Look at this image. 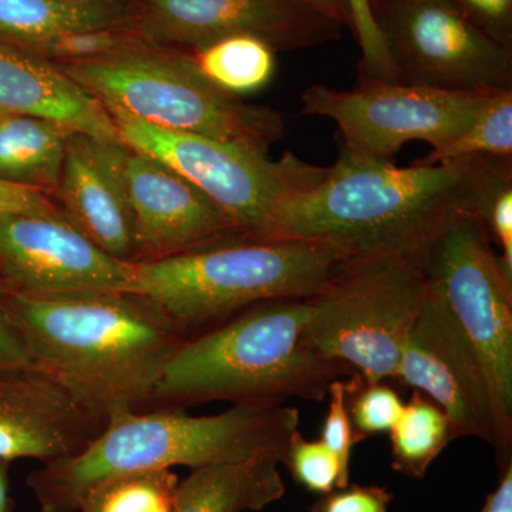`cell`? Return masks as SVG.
<instances>
[{
  "label": "cell",
  "mask_w": 512,
  "mask_h": 512,
  "mask_svg": "<svg viewBox=\"0 0 512 512\" xmlns=\"http://www.w3.org/2000/svg\"><path fill=\"white\" fill-rule=\"evenodd\" d=\"M43 192L0 180V218L10 215H62Z\"/></svg>",
  "instance_id": "34"
},
{
  "label": "cell",
  "mask_w": 512,
  "mask_h": 512,
  "mask_svg": "<svg viewBox=\"0 0 512 512\" xmlns=\"http://www.w3.org/2000/svg\"><path fill=\"white\" fill-rule=\"evenodd\" d=\"M0 271L20 295L126 292L133 262L104 252L63 215H10L0 218Z\"/></svg>",
  "instance_id": "14"
},
{
  "label": "cell",
  "mask_w": 512,
  "mask_h": 512,
  "mask_svg": "<svg viewBox=\"0 0 512 512\" xmlns=\"http://www.w3.org/2000/svg\"><path fill=\"white\" fill-rule=\"evenodd\" d=\"M393 495L377 485H348L326 495L311 512H387Z\"/></svg>",
  "instance_id": "32"
},
{
  "label": "cell",
  "mask_w": 512,
  "mask_h": 512,
  "mask_svg": "<svg viewBox=\"0 0 512 512\" xmlns=\"http://www.w3.org/2000/svg\"><path fill=\"white\" fill-rule=\"evenodd\" d=\"M470 157L512 158V90H495L460 136L414 163L433 165Z\"/></svg>",
  "instance_id": "24"
},
{
  "label": "cell",
  "mask_w": 512,
  "mask_h": 512,
  "mask_svg": "<svg viewBox=\"0 0 512 512\" xmlns=\"http://www.w3.org/2000/svg\"><path fill=\"white\" fill-rule=\"evenodd\" d=\"M480 215L457 214L424 259L423 271L476 349L495 412L494 450L507 466L512 444V278Z\"/></svg>",
  "instance_id": "9"
},
{
  "label": "cell",
  "mask_w": 512,
  "mask_h": 512,
  "mask_svg": "<svg viewBox=\"0 0 512 512\" xmlns=\"http://www.w3.org/2000/svg\"><path fill=\"white\" fill-rule=\"evenodd\" d=\"M6 114H9V113H6V111L0 110V119H2L3 116H6Z\"/></svg>",
  "instance_id": "40"
},
{
  "label": "cell",
  "mask_w": 512,
  "mask_h": 512,
  "mask_svg": "<svg viewBox=\"0 0 512 512\" xmlns=\"http://www.w3.org/2000/svg\"><path fill=\"white\" fill-rule=\"evenodd\" d=\"M177 474L146 471L111 478L84 495L82 512H173Z\"/></svg>",
  "instance_id": "25"
},
{
  "label": "cell",
  "mask_w": 512,
  "mask_h": 512,
  "mask_svg": "<svg viewBox=\"0 0 512 512\" xmlns=\"http://www.w3.org/2000/svg\"><path fill=\"white\" fill-rule=\"evenodd\" d=\"M493 92L376 79H359L352 90L313 84L302 94V114L335 121L343 150L353 156L392 161L410 141H424L431 150L446 146L476 120Z\"/></svg>",
  "instance_id": "10"
},
{
  "label": "cell",
  "mask_w": 512,
  "mask_h": 512,
  "mask_svg": "<svg viewBox=\"0 0 512 512\" xmlns=\"http://www.w3.org/2000/svg\"><path fill=\"white\" fill-rule=\"evenodd\" d=\"M394 380L433 400L456 439L474 437L494 447V403L483 363L430 279Z\"/></svg>",
  "instance_id": "12"
},
{
  "label": "cell",
  "mask_w": 512,
  "mask_h": 512,
  "mask_svg": "<svg viewBox=\"0 0 512 512\" xmlns=\"http://www.w3.org/2000/svg\"><path fill=\"white\" fill-rule=\"evenodd\" d=\"M143 45L146 43L120 32L117 28H101L66 33L45 40L30 49L46 59L60 60V63H77L120 55Z\"/></svg>",
  "instance_id": "27"
},
{
  "label": "cell",
  "mask_w": 512,
  "mask_h": 512,
  "mask_svg": "<svg viewBox=\"0 0 512 512\" xmlns=\"http://www.w3.org/2000/svg\"><path fill=\"white\" fill-rule=\"evenodd\" d=\"M106 421L42 367L0 370V461L77 456Z\"/></svg>",
  "instance_id": "16"
},
{
  "label": "cell",
  "mask_w": 512,
  "mask_h": 512,
  "mask_svg": "<svg viewBox=\"0 0 512 512\" xmlns=\"http://www.w3.org/2000/svg\"><path fill=\"white\" fill-rule=\"evenodd\" d=\"M485 225L493 242L501 248L500 261L512 278V183L503 185L485 211Z\"/></svg>",
  "instance_id": "33"
},
{
  "label": "cell",
  "mask_w": 512,
  "mask_h": 512,
  "mask_svg": "<svg viewBox=\"0 0 512 512\" xmlns=\"http://www.w3.org/2000/svg\"><path fill=\"white\" fill-rule=\"evenodd\" d=\"M195 66L222 92L245 96L259 92L275 73V50L259 37L237 35L195 50Z\"/></svg>",
  "instance_id": "22"
},
{
  "label": "cell",
  "mask_w": 512,
  "mask_h": 512,
  "mask_svg": "<svg viewBox=\"0 0 512 512\" xmlns=\"http://www.w3.org/2000/svg\"><path fill=\"white\" fill-rule=\"evenodd\" d=\"M305 2L318 9L323 15L336 20L340 25H348L350 28L349 9L346 0H305Z\"/></svg>",
  "instance_id": "37"
},
{
  "label": "cell",
  "mask_w": 512,
  "mask_h": 512,
  "mask_svg": "<svg viewBox=\"0 0 512 512\" xmlns=\"http://www.w3.org/2000/svg\"><path fill=\"white\" fill-rule=\"evenodd\" d=\"M0 110L52 121L103 143H121L104 104L56 63L2 45Z\"/></svg>",
  "instance_id": "18"
},
{
  "label": "cell",
  "mask_w": 512,
  "mask_h": 512,
  "mask_svg": "<svg viewBox=\"0 0 512 512\" xmlns=\"http://www.w3.org/2000/svg\"><path fill=\"white\" fill-rule=\"evenodd\" d=\"M397 82L453 92L512 90V49L450 0H370Z\"/></svg>",
  "instance_id": "11"
},
{
  "label": "cell",
  "mask_w": 512,
  "mask_h": 512,
  "mask_svg": "<svg viewBox=\"0 0 512 512\" xmlns=\"http://www.w3.org/2000/svg\"><path fill=\"white\" fill-rule=\"evenodd\" d=\"M293 480L311 493L328 495L348 487L335 454L320 440H308L301 431L293 434L284 463Z\"/></svg>",
  "instance_id": "28"
},
{
  "label": "cell",
  "mask_w": 512,
  "mask_h": 512,
  "mask_svg": "<svg viewBox=\"0 0 512 512\" xmlns=\"http://www.w3.org/2000/svg\"><path fill=\"white\" fill-rule=\"evenodd\" d=\"M119 167L136 229L137 261L248 241L204 192L163 161L123 144Z\"/></svg>",
  "instance_id": "15"
},
{
  "label": "cell",
  "mask_w": 512,
  "mask_h": 512,
  "mask_svg": "<svg viewBox=\"0 0 512 512\" xmlns=\"http://www.w3.org/2000/svg\"><path fill=\"white\" fill-rule=\"evenodd\" d=\"M485 36L512 49V0H450Z\"/></svg>",
  "instance_id": "31"
},
{
  "label": "cell",
  "mask_w": 512,
  "mask_h": 512,
  "mask_svg": "<svg viewBox=\"0 0 512 512\" xmlns=\"http://www.w3.org/2000/svg\"><path fill=\"white\" fill-rule=\"evenodd\" d=\"M104 104V103H103ZM124 146L163 161L194 184L248 241L272 239L279 208L296 192L318 184L326 167L292 153L279 160L252 148L200 134L153 126L104 104Z\"/></svg>",
  "instance_id": "8"
},
{
  "label": "cell",
  "mask_w": 512,
  "mask_h": 512,
  "mask_svg": "<svg viewBox=\"0 0 512 512\" xmlns=\"http://www.w3.org/2000/svg\"><path fill=\"white\" fill-rule=\"evenodd\" d=\"M389 436L393 470L413 478L426 476L433 461L456 439L446 413L417 390L404 403Z\"/></svg>",
  "instance_id": "23"
},
{
  "label": "cell",
  "mask_w": 512,
  "mask_h": 512,
  "mask_svg": "<svg viewBox=\"0 0 512 512\" xmlns=\"http://www.w3.org/2000/svg\"><path fill=\"white\" fill-rule=\"evenodd\" d=\"M72 133L52 121L6 114L0 119V180L57 190Z\"/></svg>",
  "instance_id": "20"
},
{
  "label": "cell",
  "mask_w": 512,
  "mask_h": 512,
  "mask_svg": "<svg viewBox=\"0 0 512 512\" xmlns=\"http://www.w3.org/2000/svg\"><path fill=\"white\" fill-rule=\"evenodd\" d=\"M116 2L74 0H0V37L33 47L79 30L117 28Z\"/></svg>",
  "instance_id": "21"
},
{
  "label": "cell",
  "mask_w": 512,
  "mask_h": 512,
  "mask_svg": "<svg viewBox=\"0 0 512 512\" xmlns=\"http://www.w3.org/2000/svg\"><path fill=\"white\" fill-rule=\"evenodd\" d=\"M279 461L258 457L194 468L177 485L173 512L261 511L284 497Z\"/></svg>",
  "instance_id": "19"
},
{
  "label": "cell",
  "mask_w": 512,
  "mask_h": 512,
  "mask_svg": "<svg viewBox=\"0 0 512 512\" xmlns=\"http://www.w3.org/2000/svg\"><path fill=\"white\" fill-rule=\"evenodd\" d=\"M350 421L357 443L389 433L404 409L402 396L390 382H365L353 375L348 379L346 394Z\"/></svg>",
  "instance_id": "26"
},
{
  "label": "cell",
  "mask_w": 512,
  "mask_h": 512,
  "mask_svg": "<svg viewBox=\"0 0 512 512\" xmlns=\"http://www.w3.org/2000/svg\"><path fill=\"white\" fill-rule=\"evenodd\" d=\"M121 146L70 134L57 192L63 217L77 231L114 258L136 262V229L120 175Z\"/></svg>",
  "instance_id": "17"
},
{
  "label": "cell",
  "mask_w": 512,
  "mask_h": 512,
  "mask_svg": "<svg viewBox=\"0 0 512 512\" xmlns=\"http://www.w3.org/2000/svg\"><path fill=\"white\" fill-rule=\"evenodd\" d=\"M349 9L350 29L355 32L362 59L359 79L393 80L396 73L383 35L377 28L370 0H346Z\"/></svg>",
  "instance_id": "29"
},
{
  "label": "cell",
  "mask_w": 512,
  "mask_h": 512,
  "mask_svg": "<svg viewBox=\"0 0 512 512\" xmlns=\"http://www.w3.org/2000/svg\"><path fill=\"white\" fill-rule=\"evenodd\" d=\"M481 512H512V464L504 467L503 478L493 493L488 495Z\"/></svg>",
  "instance_id": "36"
},
{
  "label": "cell",
  "mask_w": 512,
  "mask_h": 512,
  "mask_svg": "<svg viewBox=\"0 0 512 512\" xmlns=\"http://www.w3.org/2000/svg\"><path fill=\"white\" fill-rule=\"evenodd\" d=\"M350 258L305 239L235 241L133 262L128 293L141 296L181 328H211L256 303L312 298Z\"/></svg>",
  "instance_id": "5"
},
{
  "label": "cell",
  "mask_w": 512,
  "mask_h": 512,
  "mask_svg": "<svg viewBox=\"0 0 512 512\" xmlns=\"http://www.w3.org/2000/svg\"><path fill=\"white\" fill-rule=\"evenodd\" d=\"M346 394H348V380L338 379L330 384L329 409L323 421L319 440L338 458L343 477L349 483L350 457L357 441L353 433L352 421H350Z\"/></svg>",
  "instance_id": "30"
},
{
  "label": "cell",
  "mask_w": 512,
  "mask_h": 512,
  "mask_svg": "<svg viewBox=\"0 0 512 512\" xmlns=\"http://www.w3.org/2000/svg\"><path fill=\"white\" fill-rule=\"evenodd\" d=\"M5 461H0V512H9L8 473Z\"/></svg>",
  "instance_id": "38"
},
{
  "label": "cell",
  "mask_w": 512,
  "mask_h": 512,
  "mask_svg": "<svg viewBox=\"0 0 512 512\" xmlns=\"http://www.w3.org/2000/svg\"><path fill=\"white\" fill-rule=\"evenodd\" d=\"M299 420V410L285 404H234L212 416L173 407L124 410L107 417L106 427L82 453L43 464L28 484L42 512H76L96 485L127 474L258 457L282 464Z\"/></svg>",
  "instance_id": "3"
},
{
  "label": "cell",
  "mask_w": 512,
  "mask_h": 512,
  "mask_svg": "<svg viewBox=\"0 0 512 512\" xmlns=\"http://www.w3.org/2000/svg\"><path fill=\"white\" fill-rule=\"evenodd\" d=\"M74 2H116V0H74Z\"/></svg>",
  "instance_id": "39"
},
{
  "label": "cell",
  "mask_w": 512,
  "mask_h": 512,
  "mask_svg": "<svg viewBox=\"0 0 512 512\" xmlns=\"http://www.w3.org/2000/svg\"><path fill=\"white\" fill-rule=\"evenodd\" d=\"M40 367L25 336L10 318L5 303L0 302V370Z\"/></svg>",
  "instance_id": "35"
},
{
  "label": "cell",
  "mask_w": 512,
  "mask_h": 512,
  "mask_svg": "<svg viewBox=\"0 0 512 512\" xmlns=\"http://www.w3.org/2000/svg\"><path fill=\"white\" fill-rule=\"evenodd\" d=\"M311 298L256 303L205 332L188 336L165 366L153 402L191 404L323 402L329 386L355 375L320 356L306 340Z\"/></svg>",
  "instance_id": "4"
},
{
  "label": "cell",
  "mask_w": 512,
  "mask_h": 512,
  "mask_svg": "<svg viewBox=\"0 0 512 512\" xmlns=\"http://www.w3.org/2000/svg\"><path fill=\"white\" fill-rule=\"evenodd\" d=\"M104 104L153 126L231 141L268 154L281 140V113L244 103L205 79L191 56L148 45L90 62L56 63Z\"/></svg>",
  "instance_id": "6"
},
{
  "label": "cell",
  "mask_w": 512,
  "mask_h": 512,
  "mask_svg": "<svg viewBox=\"0 0 512 512\" xmlns=\"http://www.w3.org/2000/svg\"><path fill=\"white\" fill-rule=\"evenodd\" d=\"M141 32L150 42L194 50L251 35L276 52L338 40L342 25L305 0H144Z\"/></svg>",
  "instance_id": "13"
},
{
  "label": "cell",
  "mask_w": 512,
  "mask_h": 512,
  "mask_svg": "<svg viewBox=\"0 0 512 512\" xmlns=\"http://www.w3.org/2000/svg\"><path fill=\"white\" fill-rule=\"evenodd\" d=\"M508 183L512 158L397 167L342 150L318 184L281 205L272 239L325 242L350 256L389 249L423 268L448 222L461 212L484 220L488 202Z\"/></svg>",
  "instance_id": "1"
},
{
  "label": "cell",
  "mask_w": 512,
  "mask_h": 512,
  "mask_svg": "<svg viewBox=\"0 0 512 512\" xmlns=\"http://www.w3.org/2000/svg\"><path fill=\"white\" fill-rule=\"evenodd\" d=\"M3 303L37 365L106 419L153 402L165 366L188 338L134 293H10Z\"/></svg>",
  "instance_id": "2"
},
{
  "label": "cell",
  "mask_w": 512,
  "mask_h": 512,
  "mask_svg": "<svg viewBox=\"0 0 512 512\" xmlns=\"http://www.w3.org/2000/svg\"><path fill=\"white\" fill-rule=\"evenodd\" d=\"M427 291L423 268L399 252L350 256L309 299L306 340L365 382H393Z\"/></svg>",
  "instance_id": "7"
}]
</instances>
